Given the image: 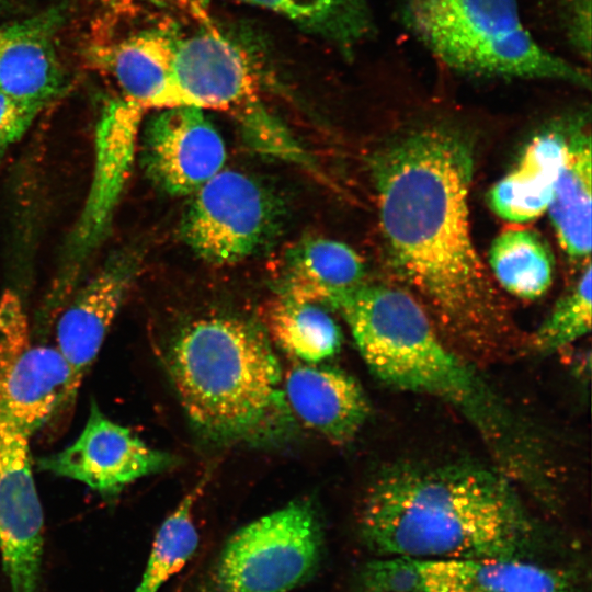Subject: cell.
<instances>
[{
    "instance_id": "obj_1",
    "label": "cell",
    "mask_w": 592,
    "mask_h": 592,
    "mask_svg": "<svg viewBox=\"0 0 592 592\" xmlns=\"http://www.w3.org/2000/svg\"><path fill=\"white\" fill-rule=\"evenodd\" d=\"M473 171L468 139L444 125L410 130L373 160L394 265L443 339L478 365L513 356L521 342L470 235Z\"/></svg>"
},
{
    "instance_id": "obj_2",
    "label": "cell",
    "mask_w": 592,
    "mask_h": 592,
    "mask_svg": "<svg viewBox=\"0 0 592 592\" xmlns=\"http://www.w3.org/2000/svg\"><path fill=\"white\" fill-rule=\"evenodd\" d=\"M338 310L375 377L392 388L448 403L483 440L496 468L516 486L539 496L555 491L551 466L536 431L487 383L477 364L443 339L410 293L364 283Z\"/></svg>"
},
{
    "instance_id": "obj_3",
    "label": "cell",
    "mask_w": 592,
    "mask_h": 592,
    "mask_svg": "<svg viewBox=\"0 0 592 592\" xmlns=\"http://www.w3.org/2000/svg\"><path fill=\"white\" fill-rule=\"evenodd\" d=\"M357 524L378 557L530 558L538 544L516 485L468 463L390 465L367 487Z\"/></svg>"
},
{
    "instance_id": "obj_4",
    "label": "cell",
    "mask_w": 592,
    "mask_h": 592,
    "mask_svg": "<svg viewBox=\"0 0 592 592\" xmlns=\"http://www.w3.org/2000/svg\"><path fill=\"white\" fill-rule=\"evenodd\" d=\"M169 368L191 422L217 441L267 434L288 410L267 337L232 317L198 319L174 340Z\"/></svg>"
},
{
    "instance_id": "obj_5",
    "label": "cell",
    "mask_w": 592,
    "mask_h": 592,
    "mask_svg": "<svg viewBox=\"0 0 592 592\" xmlns=\"http://www.w3.org/2000/svg\"><path fill=\"white\" fill-rule=\"evenodd\" d=\"M401 18L415 39L457 73L591 87L583 67L534 38L516 0H403Z\"/></svg>"
},
{
    "instance_id": "obj_6",
    "label": "cell",
    "mask_w": 592,
    "mask_h": 592,
    "mask_svg": "<svg viewBox=\"0 0 592 592\" xmlns=\"http://www.w3.org/2000/svg\"><path fill=\"white\" fill-rule=\"evenodd\" d=\"M322 557L316 510L294 501L238 528L196 592H289L316 574Z\"/></svg>"
},
{
    "instance_id": "obj_7",
    "label": "cell",
    "mask_w": 592,
    "mask_h": 592,
    "mask_svg": "<svg viewBox=\"0 0 592 592\" xmlns=\"http://www.w3.org/2000/svg\"><path fill=\"white\" fill-rule=\"evenodd\" d=\"M356 592H577L566 573L530 558L378 557L356 574Z\"/></svg>"
},
{
    "instance_id": "obj_8",
    "label": "cell",
    "mask_w": 592,
    "mask_h": 592,
    "mask_svg": "<svg viewBox=\"0 0 592 592\" xmlns=\"http://www.w3.org/2000/svg\"><path fill=\"white\" fill-rule=\"evenodd\" d=\"M192 195L181 236L207 262H239L264 246L276 228L274 203L244 173L221 170Z\"/></svg>"
},
{
    "instance_id": "obj_9",
    "label": "cell",
    "mask_w": 592,
    "mask_h": 592,
    "mask_svg": "<svg viewBox=\"0 0 592 592\" xmlns=\"http://www.w3.org/2000/svg\"><path fill=\"white\" fill-rule=\"evenodd\" d=\"M70 369L57 348L35 344L21 298H0V412L29 436L67 402Z\"/></svg>"
},
{
    "instance_id": "obj_10",
    "label": "cell",
    "mask_w": 592,
    "mask_h": 592,
    "mask_svg": "<svg viewBox=\"0 0 592 592\" xmlns=\"http://www.w3.org/2000/svg\"><path fill=\"white\" fill-rule=\"evenodd\" d=\"M29 440L0 412V556L11 592L37 591L44 551V516Z\"/></svg>"
},
{
    "instance_id": "obj_11",
    "label": "cell",
    "mask_w": 592,
    "mask_h": 592,
    "mask_svg": "<svg viewBox=\"0 0 592 592\" xmlns=\"http://www.w3.org/2000/svg\"><path fill=\"white\" fill-rule=\"evenodd\" d=\"M171 465L172 456L150 447L128 428L110 420L94 401L77 440L38 460L42 470L83 482L107 498Z\"/></svg>"
},
{
    "instance_id": "obj_12",
    "label": "cell",
    "mask_w": 592,
    "mask_h": 592,
    "mask_svg": "<svg viewBox=\"0 0 592 592\" xmlns=\"http://www.w3.org/2000/svg\"><path fill=\"white\" fill-rule=\"evenodd\" d=\"M144 160L155 184L170 195L193 194L223 170L224 140L203 109H162L148 124Z\"/></svg>"
},
{
    "instance_id": "obj_13",
    "label": "cell",
    "mask_w": 592,
    "mask_h": 592,
    "mask_svg": "<svg viewBox=\"0 0 592 592\" xmlns=\"http://www.w3.org/2000/svg\"><path fill=\"white\" fill-rule=\"evenodd\" d=\"M144 111L122 98L111 101L100 116L92 179L75 226L73 246L79 254L93 250L110 227L134 163Z\"/></svg>"
},
{
    "instance_id": "obj_14",
    "label": "cell",
    "mask_w": 592,
    "mask_h": 592,
    "mask_svg": "<svg viewBox=\"0 0 592 592\" xmlns=\"http://www.w3.org/2000/svg\"><path fill=\"white\" fill-rule=\"evenodd\" d=\"M173 75L186 105L237 112L258 100L259 79L250 56L217 31L179 38Z\"/></svg>"
},
{
    "instance_id": "obj_15",
    "label": "cell",
    "mask_w": 592,
    "mask_h": 592,
    "mask_svg": "<svg viewBox=\"0 0 592 592\" xmlns=\"http://www.w3.org/2000/svg\"><path fill=\"white\" fill-rule=\"evenodd\" d=\"M134 262L116 255L90 280L60 315L56 348L70 369L67 402L78 388L103 344L134 274Z\"/></svg>"
},
{
    "instance_id": "obj_16",
    "label": "cell",
    "mask_w": 592,
    "mask_h": 592,
    "mask_svg": "<svg viewBox=\"0 0 592 592\" xmlns=\"http://www.w3.org/2000/svg\"><path fill=\"white\" fill-rule=\"evenodd\" d=\"M287 409L307 429L334 444L357 435L371 414L360 383L346 372L296 362L283 375Z\"/></svg>"
},
{
    "instance_id": "obj_17",
    "label": "cell",
    "mask_w": 592,
    "mask_h": 592,
    "mask_svg": "<svg viewBox=\"0 0 592 592\" xmlns=\"http://www.w3.org/2000/svg\"><path fill=\"white\" fill-rule=\"evenodd\" d=\"M576 119L535 135L514 168L489 190L488 204L500 218L512 224H525L547 210Z\"/></svg>"
},
{
    "instance_id": "obj_18",
    "label": "cell",
    "mask_w": 592,
    "mask_h": 592,
    "mask_svg": "<svg viewBox=\"0 0 592 592\" xmlns=\"http://www.w3.org/2000/svg\"><path fill=\"white\" fill-rule=\"evenodd\" d=\"M282 275L281 296L335 309L365 283L362 258L348 244L320 237L289 249Z\"/></svg>"
},
{
    "instance_id": "obj_19",
    "label": "cell",
    "mask_w": 592,
    "mask_h": 592,
    "mask_svg": "<svg viewBox=\"0 0 592 592\" xmlns=\"http://www.w3.org/2000/svg\"><path fill=\"white\" fill-rule=\"evenodd\" d=\"M178 39L169 31L155 29L115 46L111 55L112 72L125 99L144 110L186 105L173 75Z\"/></svg>"
},
{
    "instance_id": "obj_20",
    "label": "cell",
    "mask_w": 592,
    "mask_h": 592,
    "mask_svg": "<svg viewBox=\"0 0 592 592\" xmlns=\"http://www.w3.org/2000/svg\"><path fill=\"white\" fill-rule=\"evenodd\" d=\"M62 73L48 27L39 22L0 25V92L46 105L62 87Z\"/></svg>"
},
{
    "instance_id": "obj_21",
    "label": "cell",
    "mask_w": 592,
    "mask_h": 592,
    "mask_svg": "<svg viewBox=\"0 0 592 592\" xmlns=\"http://www.w3.org/2000/svg\"><path fill=\"white\" fill-rule=\"evenodd\" d=\"M591 137L584 121L571 129L567 156L547 207L559 243L568 257L589 262L591 253Z\"/></svg>"
},
{
    "instance_id": "obj_22",
    "label": "cell",
    "mask_w": 592,
    "mask_h": 592,
    "mask_svg": "<svg viewBox=\"0 0 592 592\" xmlns=\"http://www.w3.org/2000/svg\"><path fill=\"white\" fill-rule=\"evenodd\" d=\"M265 322L270 339L296 362L317 364L341 348L340 328L322 306L280 296Z\"/></svg>"
},
{
    "instance_id": "obj_23",
    "label": "cell",
    "mask_w": 592,
    "mask_h": 592,
    "mask_svg": "<svg viewBox=\"0 0 592 592\" xmlns=\"http://www.w3.org/2000/svg\"><path fill=\"white\" fill-rule=\"evenodd\" d=\"M489 265L501 287L519 298H538L553 282L549 247L530 229H509L496 237L489 249Z\"/></svg>"
},
{
    "instance_id": "obj_24",
    "label": "cell",
    "mask_w": 592,
    "mask_h": 592,
    "mask_svg": "<svg viewBox=\"0 0 592 592\" xmlns=\"http://www.w3.org/2000/svg\"><path fill=\"white\" fill-rule=\"evenodd\" d=\"M271 10L343 49L373 33L369 0H240Z\"/></svg>"
},
{
    "instance_id": "obj_25",
    "label": "cell",
    "mask_w": 592,
    "mask_h": 592,
    "mask_svg": "<svg viewBox=\"0 0 592 592\" xmlns=\"http://www.w3.org/2000/svg\"><path fill=\"white\" fill-rule=\"evenodd\" d=\"M205 483L206 479L200 480L158 528L134 592H158L195 555L200 535L194 522V508Z\"/></svg>"
},
{
    "instance_id": "obj_26",
    "label": "cell",
    "mask_w": 592,
    "mask_h": 592,
    "mask_svg": "<svg viewBox=\"0 0 592 592\" xmlns=\"http://www.w3.org/2000/svg\"><path fill=\"white\" fill-rule=\"evenodd\" d=\"M591 263L573 287L561 297L533 334L531 344L540 353L550 354L578 341L591 330Z\"/></svg>"
},
{
    "instance_id": "obj_27",
    "label": "cell",
    "mask_w": 592,
    "mask_h": 592,
    "mask_svg": "<svg viewBox=\"0 0 592 592\" xmlns=\"http://www.w3.org/2000/svg\"><path fill=\"white\" fill-rule=\"evenodd\" d=\"M236 113L246 137L260 150L293 161L303 160L301 149L259 100L244 105Z\"/></svg>"
},
{
    "instance_id": "obj_28",
    "label": "cell",
    "mask_w": 592,
    "mask_h": 592,
    "mask_svg": "<svg viewBox=\"0 0 592 592\" xmlns=\"http://www.w3.org/2000/svg\"><path fill=\"white\" fill-rule=\"evenodd\" d=\"M41 110L0 92V156L22 138Z\"/></svg>"
}]
</instances>
